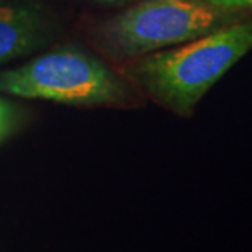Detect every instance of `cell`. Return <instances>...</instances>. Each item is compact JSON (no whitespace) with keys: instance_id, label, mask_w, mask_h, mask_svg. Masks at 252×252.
Returning <instances> with one entry per match:
<instances>
[{"instance_id":"6da1fadb","label":"cell","mask_w":252,"mask_h":252,"mask_svg":"<svg viewBox=\"0 0 252 252\" xmlns=\"http://www.w3.org/2000/svg\"><path fill=\"white\" fill-rule=\"evenodd\" d=\"M252 49V20L217 28L138 63L142 82L159 101L187 114Z\"/></svg>"},{"instance_id":"7a4b0ae2","label":"cell","mask_w":252,"mask_h":252,"mask_svg":"<svg viewBox=\"0 0 252 252\" xmlns=\"http://www.w3.org/2000/svg\"><path fill=\"white\" fill-rule=\"evenodd\" d=\"M0 93L91 106L117 101L122 96V87L101 61L63 47L0 72Z\"/></svg>"},{"instance_id":"3957f363","label":"cell","mask_w":252,"mask_h":252,"mask_svg":"<svg viewBox=\"0 0 252 252\" xmlns=\"http://www.w3.org/2000/svg\"><path fill=\"white\" fill-rule=\"evenodd\" d=\"M217 8L198 0H143L109 20L104 44L114 56H137L189 42L217 30Z\"/></svg>"},{"instance_id":"277c9868","label":"cell","mask_w":252,"mask_h":252,"mask_svg":"<svg viewBox=\"0 0 252 252\" xmlns=\"http://www.w3.org/2000/svg\"><path fill=\"white\" fill-rule=\"evenodd\" d=\"M46 39V23L37 7L0 2V65L23 57Z\"/></svg>"},{"instance_id":"5b68a950","label":"cell","mask_w":252,"mask_h":252,"mask_svg":"<svg viewBox=\"0 0 252 252\" xmlns=\"http://www.w3.org/2000/svg\"><path fill=\"white\" fill-rule=\"evenodd\" d=\"M13 108L10 106L7 101L0 98V142L8 135V132L12 130L13 126Z\"/></svg>"},{"instance_id":"8992f818","label":"cell","mask_w":252,"mask_h":252,"mask_svg":"<svg viewBox=\"0 0 252 252\" xmlns=\"http://www.w3.org/2000/svg\"><path fill=\"white\" fill-rule=\"evenodd\" d=\"M208 5L223 10H243L252 8V0H207Z\"/></svg>"},{"instance_id":"52a82bcc","label":"cell","mask_w":252,"mask_h":252,"mask_svg":"<svg viewBox=\"0 0 252 252\" xmlns=\"http://www.w3.org/2000/svg\"><path fill=\"white\" fill-rule=\"evenodd\" d=\"M106 2H114V0H106Z\"/></svg>"}]
</instances>
